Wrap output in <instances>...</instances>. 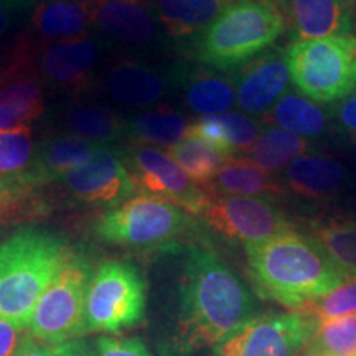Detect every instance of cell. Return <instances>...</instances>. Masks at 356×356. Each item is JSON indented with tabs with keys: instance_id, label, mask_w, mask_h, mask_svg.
<instances>
[{
	"instance_id": "1",
	"label": "cell",
	"mask_w": 356,
	"mask_h": 356,
	"mask_svg": "<svg viewBox=\"0 0 356 356\" xmlns=\"http://www.w3.org/2000/svg\"><path fill=\"white\" fill-rule=\"evenodd\" d=\"M248 287L215 252L190 248L180 282L178 333L191 348L218 345L254 317Z\"/></svg>"
},
{
	"instance_id": "2",
	"label": "cell",
	"mask_w": 356,
	"mask_h": 356,
	"mask_svg": "<svg viewBox=\"0 0 356 356\" xmlns=\"http://www.w3.org/2000/svg\"><path fill=\"white\" fill-rule=\"evenodd\" d=\"M244 249L257 293L287 309H300L346 280L323 249L296 229Z\"/></svg>"
},
{
	"instance_id": "3",
	"label": "cell",
	"mask_w": 356,
	"mask_h": 356,
	"mask_svg": "<svg viewBox=\"0 0 356 356\" xmlns=\"http://www.w3.org/2000/svg\"><path fill=\"white\" fill-rule=\"evenodd\" d=\"M65 251L63 239L42 229H24L0 244V320L29 327Z\"/></svg>"
},
{
	"instance_id": "4",
	"label": "cell",
	"mask_w": 356,
	"mask_h": 356,
	"mask_svg": "<svg viewBox=\"0 0 356 356\" xmlns=\"http://www.w3.org/2000/svg\"><path fill=\"white\" fill-rule=\"evenodd\" d=\"M286 30L275 0H229L216 20L197 35L195 53L204 66L225 71L241 68Z\"/></svg>"
},
{
	"instance_id": "5",
	"label": "cell",
	"mask_w": 356,
	"mask_h": 356,
	"mask_svg": "<svg viewBox=\"0 0 356 356\" xmlns=\"http://www.w3.org/2000/svg\"><path fill=\"white\" fill-rule=\"evenodd\" d=\"M292 83L312 101L335 102L356 89V37L296 42L286 50Z\"/></svg>"
},
{
	"instance_id": "6",
	"label": "cell",
	"mask_w": 356,
	"mask_h": 356,
	"mask_svg": "<svg viewBox=\"0 0 356 356\" xmlns=\"http://www.w3.org/2000/svg\"><path fill=\"white\" fill-rule=\"evenodd\" d=\"M89 280L91 269L86 259L66 249L29 323L33 338L48 345H61L83 333Z\"/></svg>"
},
{
	"instance_id": "7",
	"label": "cell",
	"mask_w": 356,
	"mask_h": 356,
	"mask_svg": "<svg viewBox=\"0 0 356 356\" xmlns=\"http://www.w3.org/2000/svg\"><path fill=\"white\" fill-rule=\"evenodd\" d=\"M145 310V282L129 262L108 261L89 280L84 330L118 333L137 325Z\"/></svg>"
},
{
	"instance_id": "8",
	"label": "cell",
	"mask_w": 356,
	"mask_h": 356,
	"mask_svg": "<svg viewBox=\"0 0 356 356\" xmlns=\"http://www.w3.org/2000/svg\"><path fill=\"white\" fill-rule=\"evenodd\" d=\"M181 208L160 198L140 195L102 215L95 225L99 239L127 248H157L170 244L188 228Z\"/></svg>"
},
{
	"instance_id": "9",
	"label": "cell",
	"mask_w": 356,
	"mask_h": 356,
	"mask_svg": "<svg viewBox=\"0 0 356 356\" xmlns=\"http://www.w3.org/2000/svg\"><path fill=\"white\" fill-rule=\"evenodd\" d=\"M104 47L106 38L95 33L58 42H32L30 66L44 86L79 96L96 89Z\"/></svg>"
},
{
	"instance_id": "10",
	"label": "cell",
	"mask_w": 356,
	"mask_h": 356,
	"mask_svg": "<svg viewBox=\"0 0 356 356\" xmlns=\"http://www.w3.org/2000/svg\"><path fill=\"white\" fill-rule=\"evenodd\" d=\"M317 323L297 310L257 315L221 340L215 356H304Z\"/></svg>"
},
{
	"instance_id": "11",
	"label": "cell",
	"mask_w": 356,
	"mask_h": 356,
	"mask_svg": "<svg viewBox=\"0 0 356 356\" xmlns=\"http://www.w3.org/2000/svg\"><path fill=\"white\" fill-rule=\"evenodd\" d=\"M137 190L168 202L181 210L202 215L211 197L198 186L165 150L150 145H132L122 154Z\"/></svg>"
},
{
	"instance_id": "12",
	"label": "cell",
	"mask_w": 356,
	"mask_h": 356,
	"mask_svg": "<svg viewBox=\"0 0 356 356\" xmlns=\"http://www.w3.org/2000/svg\"><path fill=\"white\" fill-rule=\"evenodd\" d=\"M202 216L215 233L231 241H241L244 246L293 229L286 215L261 197H211Z\"/></svg>"
},
{
	"instance_id": "13",
	"label": "cell",
	"mask_w": 356,
	"mask_h": 356,
	"mask_svg": "<svg viewBox=\"0 0 356 356\" xmlns=\"http://www.w3.org/2000/svg\"><path fill=\"white\" fill-rule=\"evenodd\" d=\"M61 181L71 197L95 207L124 203L137 191L122 154L109 145L97 147L83 165L70 170Z\"/></svg>"
},
{
	"instance_id": "14",
	"label": "cell",
	"mask_w": 356,
	"mask_h": 356,
	"mask_svg": "<svg viewBox=\"0 0 356 356\" xmlns=\"http://www.w3.org/2000/svg\"><path fill=\"white\" fill-rule=\"evenodd\" d=\"M152 0H95L92 30L126 47H144L160 37Z\"/></svg>"
},
{
	"instance_id": "15",
	"label": "cell",
	"mask_w": 356,
	"mask_h": 356,
	"mask_svg": "<svg viewBox=\"0 0 356 356\" xmlns=\"http://www.w3.org/2000/svg\"><path fill=\"white\" fill-rule=\"evenodd\" d=\"M289 73L286 51L273 50L239 68L236 76V104L249 114L267 113L286 92Z\"/></svg>"
},
{
	"instance_id": "16",
	"label": "cell",
	"mask_w": 356,
	"mask_h": 356,
	"mask_svg": "<svg viewBox=\"0 0 356 356\" xmlns=\"http://www.w3.org/2000/svg\"><path fill=\"white\" fill-rule=\"evenodd\" d=\"M296 42L350 35L353 29L346 0H275Z\"/></svg>"
},
{
	"instance_id": "17",
	"label": "cell",
	"mask_w": 356,
	"mask_h": 356,
	"mask_svg": "<svg viewBox=\"0 0 356 356\" xmlns=\"http://www.w3.org/2000/svg\"><path fill=\"white\" fill-rule=\"evenodd\" d=\"M95 0H35L29 19L32 42H58L91 33Z\"/></svg>"
},
{
	"instance_id": "18",
	"label": "cell",
	"mask_w": 356,
	"mask_h": 356,
	"mask_svg": "<svg viewBox=\"0 0 356 356\" xmlns=\"http://www.w3.org/2000/svg\"><path fill=\"white\" fill-rule=\"evenodd\" d=\"M99 84L115 102L129 106L154 104L168 91L165 78L157 70L132 60L115 61L104 68L97 79Z\"/></svg>"
},
{
	"instance_id": "19",
	"label": "cell",
	"mask_w": 356,
	"mask_h": 356,
	"mask_svg": "<svg viewBox=\"0 0 356 356\" xmlns=\"http://www.w3.org/2000/svg\"><path fill=\"white\" fill-rule=\"evenodd\" d=\"M44 109V84L32 66L0 86V131L29 127L42 118Z\"/></svg>"
},
{
	"instance_id": "20",
	"label": "cell",
	"mask_w": 356,
	"mask_h": 356,
	"mask_svg": "<svg viewBox=\"0 0 356 356\" xmlns=\"http://www.w3.org/2000/svg\"><path fill=\"white\" fill-rule=\"evenodd\" d=\"M186 137H195L220 150L226 157L249 154L259 139V124L243 114L203 115L188 126Z\"/></svg>"
},
{
	"instance_id": "21",
	"label": "cell",
	"mask_w": 356,
	"mask_h": 356,
	"mask_svg": "<svg viewBox=\"0 0 356 356\" xmlns=\"http://www.w3.org/2000/svg\"><path fill=\"white\" fill-rule=\"evenodd\" d=\"M99 144L71 134H60L43 140L37 147L35 162L30 172L33 185L61 180L73 168L83 165Z\"/></svg>"
},
{
	"instance_id": "22",
	"label": "cell",
	"mask_w": 356,
	"mask_h": 356,
	"mask_svg": "<svg viewBox=\"0 0 356 356\" xmlns=\"http://www.w3.org/2000/svg\"><path fill=\"white\" fill-rule=\"evenodd\" d=\"M213 197L239 195V197H279L286 195V188L275 178L261 168L251 159H229L216 177L203 186Z\"/></svg>"
},
{
	"instance_id": "23",
	"label": "cell",
	"mask_w": 356,
	"mask_h": 356,
	"mask_svg": "<svg viewBox=\"0 0 356 356\" xmlns=\"http://www.w3.org/2000/svg\"><path fill=\"white\" fill-rule=\"evenodd\" d=\"M65 134L78 136L95 144L106 145L126 137V119L119 118L108 106L97 102H71L58 114Z\"/></svg>"
},
{
	"instance_id": "24",
	"label": "cell",
	"mask_w": 356,
	"mask_h": 356,
	"mask_svg": "<svg viewBox=\"0 0 356 356\" xmlns=\"http://www.w3.org/2000/svg\"><path fill=\"white\" fill-rule=\"evenodd\" d=\"M157 19L172 38H188L208 29L229 0H152Z\"/></svg>"
},
{
	"instance_id": "25",
	"label": "cell",
	"mask_w": 356,
	"mask_h": 356,
	"mask_svg": "<svg viewBox=\"0 0 356 356\" xmlns=\"http://www.w3.org/2000/svg\"><path fill=\"white\" fill-rule=\"evenodd\" d=\"M286 180L293 193L328 198L343 184V170L330 159L302 155L286 167Z\"/></svg>"
},
{
	"instance_id": "26",
	"label": "cell",
	"mask_w": 356,
	"mask_h": 356,
	"mask_svg": "<svg viewBox=\"0 0 356 356\" xmlns=\"http://www.w3.org/2000/svg\"><path fill=\"white\" fill-rule=\"evenodd\" d=\"M181 84L185 104L197 114H222L236 102L233 83L208 68H198L185 74Z\"/></svg>"
},
{
	"instance_id": "27",
	"label": "cell",
	"mask_w": 356,
	"mask_h": 356,
	"mask_svg": "<svg viewBox=\"0 0 356 356\" xmlns=\"http://www.w3.org/2000/svg\"><path fill=\"white\" fill-rule=\"evenodd\" d=\"M266 121L299 137H315L327 127L322 109L299 92H284L282 97L266 113Z\"/></svg>"
},
{
	"instance_id": "28",
	"label": "cell",
	"mask_w": 356,
	"mask_h": 356,
	"mask_svg": "<svg viewBox=\"0 0 356 356\" xmlns=\"http://www.w3.org/2000/svg\"><path fill=\"white\" fill-rule=\"evenodd\" d=\"M188 124L177 111L157 108L132 115L126 121V137L139 142L173 145L185 139Z\"/></svg>"
},
{
	"instance_id": "29",
	"label": "cell",
	"mask_w": 356,
	"mask_h": 356,
	"mask_svg": "<svg viewBox=\"0 0 356 356\" xmlns=\"http://www.w3.org/2000/svg\"><path fill=\"white\" fill-rule=\"evenodd\" d=\"M310 238L323 249L345 279H356V222L330 220L315 225Z\"/></svg>"
},
{
	"instance_id": "30",
	"label": "cell",
	"mask_w": 356,
	"mask_h": 356,
	"mask_svg": "<svg viewBox=\"0 0 356 356\" xmlns=\"http://www.w3.org/2000/svg\"><path fill=\"white\" fill-rule=\"evenodd\" d=\"M310 150V142L282 129H267L251 149V160L266 172L286 168L296 159Z\"/></svg>"
},
{
	"instance_id": "31",
	"label": "cell",
	"mask_w": 356,
	"mask_h": 356,
	"mask_svg": "<svg viewBox=\"0 0 356 356\" xmlns=\"http://www.w3.org/2000/svg\"><path fill=\"white\" fill-rule=\"evenodd\" d=\"M165 152L186 172L195 184L207 186L221 167L228 162L229 157L221 154L220 150L213 149L207 142L185 137L177 144L168 147Z\"/></svg>"
},
{
	"instance_id": "32",
	"label": "cell",
	"mask_w": 356,
	"mask_h": 356,
	"mask_svg": "<svg viewBox=\"0 0 356 356\" xmlns=\"http://www.w3.org/2000/svg\"><path fill=\"white\" fill-rule=\"evenodd\" d=\"M35 154L33 132L29 127L15 131H0V178L20 180L33 186L32 172Z\"/></svg>"
},
{
	"instance_id": "33",
	"label": "cell",
	"mask_w": 356,
	"mask_h": 356,
	"mask_svg": "<svg viewBox=\"0 0 356 356\" xmlns=\"http://www.w3.org/2000/svg\"><path fill=\"white\" fill-rule=\"evenodd\" d=\"M355 355H356V315L355 317L320 320L304 353V356H355Z\"/></svg>"
},
{
	"instance_id": "34",
	"label": "cell",
	"mask_w": 356,
	"mask_h": 356,
	"mask_svg": "<svg viewBox=\"0 0 356 356\" xmlns=\"http://www.w3.org/2000/svg\"><path fill=\"white\" fill-rule=\"evenodd\" d=\"M297 312L320 320L355 317L356 315V279H346L327 296L307 302Z\"/></svg>"
},
{
	"instance_id": "35",
	"label": "cell",
	"mask_w": 356,
	"mask_h": 356,
	"mask_svg": "<svg viewBox=\"0 0 356 356\" xmlns=\"http://www.w3.org/2000/svg\"><path fill=\"white\" fill-rule=\"evenodd\" d=\"M35 0H0V37L30 19Z\"/></svg>"
},
{
	"instance_id": "36",
	"label": "cell",
	"mask_w": 356,
	"mask_h": 356,
	"mask_svg": "<svg viewBox=\"0 0 356 356\" xmlns=\"http://www.w3.org/2000/svg\"><path fill=\"white\" fill-rule=\"evenodd\" d=\"M96 353L97 356H150L139 338H99Z\"/></svg>"
},
{
	"instance_id": "37",
	"label": "cell",
	"mask_w": 356,
	"mask_h": 356,
	"mask_svg": "<svg viewBox=\"0 0 356 356\" xmlns=\"http://www.w3.org/2000/svg\"><path fill=\"white\" fill-rule=\"evenodd\" d=\"M32 190L33 186L25 181L0 178V218L15 211Z\"/></svg>"
},
{
	"instance_id": "38",
	"label": "cell",
	"mask_w": 356,
	"mask_h": 356,
	"mask_svg": "<svg viewBox=\"0 0 356 356\" xmlns=\"http://www.w3.org/2000/svg\"><path fill=\"white\" fill-rule=\"evenodd\" d=\"M30 48H32V40L29 38L25 48L19 53V55H15L13 58H8V60L0 61V86H2L6 81H8L10 78L15 76V74H19L20 71L29 68L30 66Z\"/></svg>"
},
{
	"instance_id": "39",
	"label": "cell",
	"mask_w": 356,
	"mask_h": 356,
	"mask_svg": "<svg viewBox=\"0 0 356 356\" xmlns=\"http://www.w3.org/2000/svg\"><path fill=\"white\" fill-rule=\"evenodd\" d=\"M24 328L17 327L6 320H0V356H13L25 337H22Z\"/></svg>"
},
{
	"instance_id": "40",
	"label": "cell",
	"mask_w": 356,
	"mask_h": 356,
	"mask_svg": "<svg viewBox=\"0 0 356 356\" xmlns=\"http://www.w3.org/2000/svg\"><path fill=\"white\" fill-rule=\"evenodd\" d=\"M338 121L343 131L356 142V89L341 102L338 109Z\"/></svg>"
},
{
	"instance_id": "41",
	"label": "cell",
	"mask_w": 356,
	"mask_h": 356,
	"mask_svg": "<svg viewBox=\"0 0 356 356\" xmlns=\"http://www.w3.org/2000/svg\"><path fill=\"white\" fill-rule=\"evenodd\" d=\"M13 356H58V345H48L33 337H25Z\"/></svg>"
},
{
	"instance_id": "42",
	"label": "cell",
	"mask_w": 356,
	"mask_h": 356,
	"mask_svg": "<svg viewBox=\"0 0 356 356\" xmlns=\"http://www.w3.org/2000/svg\"><path fill=\"white\" fill-rule=\"evenodd\" d=\"M26 42H29L26 35H22V37H17L13 40L0 38V61L19 55V53L25 48Z\"/></svg>"
},
{
	"instance_id": "43",
	"label": "cell",
	"mask_w": 356,
	"mask_h": 356,
	"mask_svg": "<svg viewBox=\"0 0 356 356\" xmlns=\"http://www.w3.org/2000/svg\"><path fill=\"white\" fill-rule=\"evenodd\" d=\"M58 356H97V353L84 341H66L58 345Z\"/></svg>"
},
{
	"instance_id": "44",
	"label": "cell",
	"mask_w": 356,
	"mask_h": 356,
	"mask_svg": "<svg viewBox=\"0 0 356 356\" xmlns=\"http://www.w3.org/2000/svg\"><path fill=\"white\" fill-rule=\"evenodd\" d=\"M355 356H356V355H355Z\"/></svg>"
}]
</instances>
